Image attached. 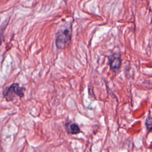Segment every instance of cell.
Returning a JSON list of instances; mask_svg holds the SVG:
<instances>
[{
    "instance_id": "cell-1",
    "label": "cell",
    "mask_w": 152,
    "mask_h": 152,
    "mask_svg": "<svg viewBox=\"0 0 152 152\" xmlns=\"http://www.w3.org/2000/svg\"><path fill=\"white\" fill-rule=\"evenodd\" d=\"M26 88L24 87H21L18 83H15L11 84L9 87H6L2 93L6 101H12L16 96L22 98L24 96V92Z\"/></svg>"
},
{
    "instance_id": "cell-2",
    "label": "cell",
    "mask_w": 152,
    "mask_h": 152,
    "mask_svg": "<svg viewBox=\"0 0 152 152\" xmlns=\"http://www.w3.org/2000/svg\"><path fill=\"white\" fill-rule=\"evenodd\" d=\"M71 38V33L68 28L60 30L56 34L55 44L58 49H64L69 43Z\"/></svg>"
},
{
    "instance_id": "cell-3",
    "label": "cell",
    "mask_w": 152,
    "mask_h": 152,
    "mask_svg": "<svg viewBox=\"0 0 152 152\" xmlns=\"http://www.w3.org/2000/svg\"><path fill=\"white\" fill-rule=\"evenodd\" d=\"M109 65L110 68L113 71L118 70L121 65V59L119 55L117 54H113L109 58Z\"/></svg>"
},
{
    "instance_id": "cell-4",
    "label": "cell",
    "mask_w": 152,
    "mask_h": 152,
    "mask_svg": "<svg viewBox=\"0 0 152 152\" xmlns=\"http://www.w3.org/2000/svg\"><path fill=\"white\" fill-rule=\"evenodd\" d=\"M65 127L67 132L70 134H77L80 132V127L75 123H67Z\"/></svg>"
},
{
    "instance_id": "cell-5",
    "label": "cell",
    "mask_w": 152,
    "mask_h": 152,
    "mask_svg": "<svg viewBox=\"0 0 152 152\" xmlns=\"http://www.w3.org/2000/svg\"><path fill=\"white\" fill-rule=\"evenodd\" d=\"M145 125L148 131H152V115H148L145 120Z\"/></svg>"
},
{
    "instance_id": "cell-6",
    "label": "cell",
    "mask_w": 152,
    "mask_h": 152,
    "mask_svg": "<svg viewBox=\"0 0 152 152\" xmlns=\"http://www.w3.org/2000/svg\"><path fill=\"white\" fill-rule=\"evenodd\" d=\"M1 44H2V37H1V36L0 34V46H1Z\"/></svg>"
}]
</instances>
